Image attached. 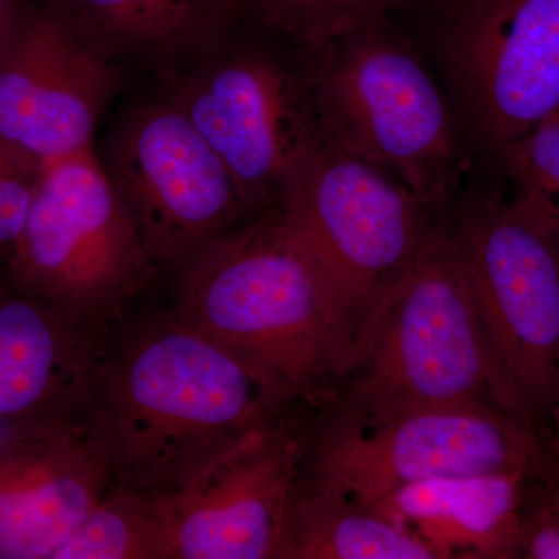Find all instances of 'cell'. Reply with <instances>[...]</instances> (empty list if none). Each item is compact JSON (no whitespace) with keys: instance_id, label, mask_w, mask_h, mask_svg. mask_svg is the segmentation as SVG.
Returning a JSON list of instances; mask_svg holds the SVG:
<instances>
[{"instance_id":"cell-18","label":"cell","mask_w":559,"mask_h":559,"mask_svg":"<svg viewBox=\"0 0 559 559\" xmlns=\"http://www.w3.org/2000/svg\"><path fill=\"white\" fill-rule=\"evenodd\" d=\"M289 559H439L417 533L337 489L299 487Z\"/></svg>"},{"instance_id":"cell-25","label":"cell","mask_w":559,"mask_h":559,"mask_svg":"<svg viewBox=\"0 0 559 559\" xmlns=\"http://www.w3.org/2000/svg\"><path fill=\"white\" fill-rule=\"evenodd\" d=\"M544 500L549 503L551 510L559 516V468L555 471L549 484H547V492Z\"/></svg>"},{"instance_id":"cell-20","label":"cell","mask_w":559,"mask_h":559,"mask_svg":"<svg viewBox=\"0 0 559 559\" xmlns=\"http://www.w3.org/2000/svg\"><path fill=\"white\" fill-rule=\"evenodd\" d=\"M429 0H238L241 20L300 47L377 17H401Z\"/></svg>"},{"instance_id":"cell-23","label":"cell","mask_w":559,"mask_h":559,"mask_svg":"<svg viewBox=\"0 0 559 559\" xmlns=\"http://www.w3.org/2000/svg\"><path fill=\"white\" fill-rule=\"evenodd\" d=\"M518 558L559 559V516L546 500L524 511L516 544Z\"/></svg>"},{"instance_id":"cell-16","label":"cell","mask_w":559,"mask_h":559,"mask_svg":"<svg viewBox=\"0 0 559 559\" xmlns=\"http://www.w3.org/2000/svg\"><path fill=\"white\" fill-rule=\"evenodd\" d=\"M521 473H487L419 481L371 509L411 528L437 558H518L528 485Z\"/></svg>"},{"instance_id":"cell-2","label":"cell","mask_w":559,"mask_h":559,"mask_svg":"<svg viewBox=\"0 0 559 559\" xmlns=\"http://www.w3.org/2000/svg\"><path fill=\"white\" fill-rule=\"evenodd\" d=\"M178 267L176 316L240 356L283 406L336 400L355 345L278 213L246 221Z\"/></svg>"},{"instance_id":"cell-13","label":"cell","mask_w":559,"mask_h":559,"mask_svg":"<svg viewBox=\"0 0 559 559\" xmlns=\"http://www.w3.org/2000/svg\"><path fill=\"white\" fill-rule=\"evenodd\" d=\"M121 68L50 3H20L0 32V138L50 162L94 146Z\"/></svg>"},{"instance_id":"cell-17","label":"cell","mask_w":559,"mask_h":559,"mask_svg":"<svg viewBox=\"0 0 559 559\" xmlns=\"http://www.w3.org/2000/svg\"><path fill=\"white\" fill-rule=\"evenodd\" d=\"M95 49L157 76L204 49L238 21V0H49Z\"/></svg>"},{"instance_id":"cell-8","label":"cell","mask_w":559,"mask_h":559,"mask_svg":"<svg viewBox=\"0 0 559 559\" xmlns=\"http://www.w3.org/2000/svg\"><path fill=\"white\" fill-rule=\"evenodd\" d=\"M275 213L310 257L356 349L430 226L447 212L323 143Z\"/></svg>"},{"instance_id":"cell-4","label":"cell","mask_w":559,"mask_h":559,"mask_svg":"<svg viewBox=\"0 0 559 559\" xmlns=\"http://www.w3.org/2000/svg\"><path fill=\"white\" fill-rule=\"evenodd\" d=\"M450 210L430 226L364 330L353 369L334 400L342 414L377 421L465 404L500 406Z\"/></svg>"},{"instance_id":"cell-14","label":"cell","mask_w":559,"mask_h":559,"mask_svg":"<svg viewBox=\"0 0 559 559\" xmlns=\"http://www.w3.org/2000/svg\"><path fill=\"white\" fill-rule=\"evenodd\" d=\"M110 477L73 419L0 439V559H55Z\"/></svg>"},{"instance_id":"cell-24","label":"cell","mask_w":559,"mask_h":559,"mask_svg":"<svg viewBox=\"0 0 559 559\" xmlns=\"http://www.w3.org/2000/svg\"><path fill=\"white\" fill-rule=\"evenodd\" d=\"M551 465L554 469L559 468V355H558V377H557V399H555L554 411L550 417V437L547 441Z\"/></svg>"},{"instance_id":"cell-10","label":"cell","mask_w":559,"mask_h":559,"mask_svg":"<svg viewBox=\"0 0 559 559\" xmlns=\"http://www.w3.org/2000/svg\"><path fill=\"white\" fill-rule=\"evenodd\" d=\"M151 267L94 146L46 162L5 266L11 280L90 323L134 293Z\"/></svg>"},{"instance_id":"cell-22","label":"cell","mask_w":559,"mask_h":559,"mask_svg":"<svg viewBox=\"0 0 559 559\" xmlns=\"http://www.w3.org/2000/svg\"><path fill=\"white\" fill-rule=\"evenodd\" d=\"M46 162L0 138V270L16 248Z\"/></svg>"},{"instance_id":"cell-21","label":"cell","mask_w":559,"mask_h":559,"mask_svg":"<svg viewBox=\"0 0 559 559\" xmlns=\"http://www.w3.org/2000/svg\"><path fill=\"white\" fill-rule=\"evenodd\" d=\"M511 204L559 248V114L500 154L491 168Z\"/></svg>"},{"instance_id":"cell-11","label":"cell","mask_w":559,"mask_h":559,"mask_svg":"<svg viewBox=\"0 0 559 559\" xmlns=\"http://www.w3.org/2000/svg\"><path fill=\"white\" fill-rule=\"evenodd\" d=\"M95 153L153 267H178L250 219L223 162L162 91L121 110Z\"/></svg>"},{"instance_id":"cell-3","label":"cell","mask_w":559,"mask_h":559,"mask_svg":"<svg viewBox=\"0 0 559 559\" xmlns=\"http://www.w3.org/2000/svg\"><path fill=\"white\" fill-rule=\"evenodd\" d=\"M304 50L323 142L448 212L476 162L404 17L362 22Z\"/></svg>"},{"instance_id":"cell-19","label":"cell","mask_w":559,"mask_h":559,"mask_svg":"<svg viewBox=\"0 0 559 559\" xmlns=\"http://www.w3.org/2000/svg\"><path fill=\"white\" fill-rule=\"evenodd\" d=\"M55 559H159L153 496L110 484Z\"/></svg>"},{"instance_id":"cell-15","label":"cell","mask_w":559,"mask_h":559,"mask_svg":"<svg viewBox=\"0 0 559 559\" xmlns=\"http://www.w3.org/2000/svg\"><path fill=\"white\" fill-rule=\"evenodd\" d=\"M86 325L0 270V439L75 418L94 364Z\"/></svg>"},{"instance_id":"cell-9","label":"cell","mask_w":559,"mask_h":559,"mask_svg":"<svg viewBox=\"0 0 559 559\" xmlns=\"http://www.w3.org/2000/svg\"><path fill=\"white\" fill-rule=\"evenodd\" d=\"M319 437L311 484L367 507L390 492L447 477L521 473L554 477L538 429L498 404L477 403L366 421L337 412Z\"/></svg>"},{"instance_id":"cell-6","label":"cell","mask_w":559,"mask_h":559,"mask_svg":"<svg viewBox=\"0 0 559 559\" xmlns=\"http://www.w3.org/2000/svg\"><path fill=\"white\" fill-rule=\"evenodd\" d=\"M503 409L550 425L559 355V248L476 168L450 210Z\"/></svg>"},{"instance_id":"cell-1","label":"cell","mask_w":559,"mask_h":559,"mask_svg":"<svg viewBox=\"0 0 559 559\" xmlns=\"http://www.w3.org/2000/svg\"><path fill=\"white\" fill-rule=\"evenodd\" d=\"M282 407L240 356L176 316L92 364L73 421L112 484L160 492Z\"/></svg>"},{"instance_id":"cell-7","label":"cell","mask_w":559,"mask_h":559,"mask_svg":"<svg viewBox=\"0 0 559 559\" xmlns=\"http://www.w3.org/2000/svg\"><path fill=\"white\" fill-rule=\"evenodd\" d=\"M450 95L476 167L559 114V0H429L403 16Z\"/></svg>"},{"instance_id":"cell-26","label":"cell","mask_w":559,"mask_h":559,"mask_svg":"<svg viewBox=\"0 0 559 559\" xmlns=\"http://www.w3.org/2000/svg\"><path fill=\"white\" fill-rule=\"evenodd\" d=\"M20 0H0V32L9 25L11 17L20 9Z\"/></svg>"},{"instance_id":"cell-5","label":"cell","mask_w":559,"mask_h":559,"mask_svg":"<svg viewBox=\"0 0 559 559\" xmlns=\"http://www.w3.org/2000/svg\"><path fill=\"white\" fill-rule=\"evenodd\" d=\"M159 80L229 171L250 219L282 207L325 143L304 47L241 17Z\"/></svg>"},{"instance_id":"cell-12","label":"cell","mask_w":559,"mask_h":559,"mask_svg":"<svg viewBox=\"0 0 559 559\" xmlns=\"http://www.w3.org/2000/svg\"><path fill=\"white\" fill-rule=\"evenodd\" d=\"M300 441L271 419L153 496L159 559H289Z\"/></svg>"}]
</instances>
